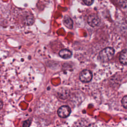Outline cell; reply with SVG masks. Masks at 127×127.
<instances>
[{"mask_svg":"<svg viewBox=\"0 0 127 127\" xmlns=\"http://www.w3.org/2000/svg\"><path fill=\"white\" fill-rule=\"evenodd\" d=\"M83 1L85 4L87 5H90L93 3L94 0H83Z\"/></svg>","mask_w":127,"mask_h":127,"instance_id":"12","label":"cell"},{"mask_svg":"<svg viewBox=\"0 0 127 127\" xmlns=\"http://www.w3.org/2000/svg\"><path fill=\"white\" fill-rule=\"evenodd\" d=\"M119 60L121 64H127V49L123 50L120 53Z\"/></svg>","mask_w":127,"mask_h":127,"instance_id":"6","label":"cell"},{"mask_svg":"<svg viewBox=\"0 0 127 127\" xmlns=\"http://www.w3.org/2000/svg\"><path fill=\"white\" fill-rule=\"evenodd\" d=\"M59 55L61 58L64 59H67L71 57L72 53L70 50L66 49H64L60 51Z\"/></svg>","mask_w":127,"mask_h":127,"instance_id":"5","label":"cell"},{"mask_svg":"<svg viewBox=\"0 0 127 127\" xmlns=\"http://www.w3.org/2000/svg\"><path fill=\"white\" fill-rule=\"evenodd\" d=\"M79 77L80 80L82 82H89L92 80V73L90 70L85 69L80 72Z\"/></svg>","mask_w":127,"mask_h":127,"instance_id":"2","label":"cell"},{"mask_svg":"<svg viewBox=\"0 0 127 127\" xmlns=\"http://www.w3.org/2000/svg\"><path fill=\"white\" fill-rule=\"evenodd\" d=\"M114 49L112 47H107L101 51L99 54V58L102 62L110 60L114 55Z\"/></svg>","mask_w":127,"mask_h":127,"instance_id":"1","label":"cell"},{"mask_svg":"<svg viewBox=\"0 0 127 127\" xmlns=\"http://www.w3.org/2000/svg\"><path fill=\"white\" fill-rule=\"evenodd\" d=\"M122 104L123 107L127 109V95L124 96L122 100Z\"/></svg>","mask_w":127,"mask_h":127,"instance_id":"10","label":"cell"},{"mask_svg":"<svg viewBox=\"0 0 127 127\" xmlns=\"http://www.w3.org/2000/svg\"><path fill=\"white\" fill-rule=\"evenodd\" d=\"M31 124V120H30V119L26 120L24 122V123L23 124L22 127H29Z\"/></svg>","mask_w":127,"mask_h":127,"instance_id":"11","label":"cell"},{"mask_svg":"<svg viewBox=\"0 0 127 127\" xmlns=\"http://www.w3.org/2000/svg\"><path fill=\"white\" fill-rule=\"evenodd\" d=\"M71 113V109L68 106L64 105L60 107L58 110V116L62 118H65L69 116Z\"/></svg>","mask_w":127,"mask_h":127,"instance_id":"3","label":"cell"},{"mask_svg":"<svg viewBox=\"0 0 127 127\" xmlns=\"http://www.w3.org/2000/svg\"><path fill=\"white\" fill-rule=\"evenodd\" d=\"M23 21H24V23L25 25H31L33 23L34 20L32 15L30 14H27L24 17Z\"/></svg>","mask_w":127,"mask_h":127,"instance_id":"7","label":"cell"},{"mask_svg":"<svg viewBox=\"0 0 127 127\" xmlns=\"http://www.w3.org/2000/svg\"><path fill=\"white\" fill-rule=\"evenodd\" d=\"M63 22L64 25L68 28H71L73 26L72 20L68 16H65L64 18Z\"/></svg>","mask_w":127,"mask_h":127,"instance_id":"8","label":"cell"},{"mask_svg":"<svg viewBox=\"0 0 127 127\" xmlns=\"http://www.w3.org/2000/svg\"><path fill=\"white\" fill-rule=\"evenodd\" d=\"M119 4L123 8L127 7V0H118Z\"/></svg>","mask_w":127,"mask_h":127,"instance_id":"9","label":"cell"},{"mask_svg":"<svg viewBox=\"0 0 127 127\" xmlns=\"http://www.w3.org/2000/svg\"><path fill=\"white\" fill-rule=\"evenodd\" d=\"M87 23L90 26L95 27L100 24V19L96 14H91L87 18Z\"/></svg>","mask_w":127,"mask_h":127,"instance_id":"4","label":"cell"}]
</instances>
